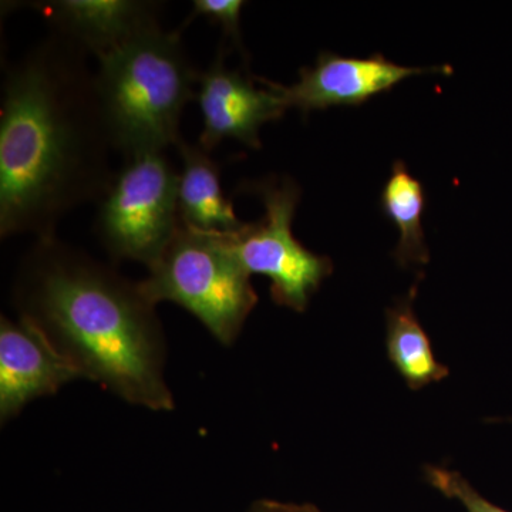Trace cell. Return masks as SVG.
<instances>
[{
    "label": "cell",
    "instance_id": "obj_12",
    "mask_svg": "<svg viewBox=\"0 0 512 512\" xmlns=\"http://www.w3.org/2000/svg\"><path fill=\"white\" fill-rule=\"evenodd\" d=\"M417 292L419 284L416 282L407 295L397 299L386 311L387 356L412 390L441 382L450 375L448 367L441 365L434 356L429 336L414 312Z\"/></svg>",
    "mask_w": 512,
    "mask_h": 512
},
{
    "label": "cell",
    "instance_id": "obj_11",
    "mask_svg": "<svg viewBox=\"0 0 512 512\" xmlns=\"http://www.w3.org/2000/svg\"><path fill=\"white\" fill-rule=\"evenodd\" d=\"M178 171V211L187 227L205 232H234L244 227L234 205L222 191L220 164L200 144L181 140Z\"/></svg>",
    "mask_w": 512,
    "mask_h": 512
},
{
    "label": "cell",
    "instance_id": "obj_16",
    "mask_svg": "<svg viewBox=\"0 0 512 512\" xmlns=\"http://www.w3.org/2000/svg\"><path fill=\"white\" fill-rule=\"evenodd\" d=\"M247 512H323L320 511L316 505L312 504H295V503H282V501L256 500L248 508Z\"/></svg>",
    "mask_w": 512,
    "mask_h": 512
},
{
    "label": "cell",
    "instance_id": "obj_8",
    "mask_svg": "<svg viewBox=\"0 0 512 512\" xmlns=\"http://www.w3.org/2000/svg\"><path fill=\"white\" fill-rule=\"evenodd\" d=\"M441 67L420 69L390 62L382 55L356 59L320 53L315 64L303 67L291 86L269 82L288 109L302 113L333 106H359L376 94L389 92L404 79L421 73H439Z\"/></svg>",
    "mask_w": 512,
    "mask_h": 512
},
{
    "label": "cell",
    "instance_id": "obj_14",
    "mask_svg": "<svg viewBox=\"0 0 512 512\" xmlns=\"http://www.w3.org/2000/svg\"><path fill=\"white\" fill-rule=\"evenodd\" d=\"M244 6L245 2L242 0H194L192 13L185 20L184 26L195 18L207 19L221 29L222 45L245 56L241 30V12Z\"/></svg>",
    "mask_w": 512,
    "mask_h": 512
},
{
    "label": "cell",
    "instance_id": "obj_10",
    "mask_svg": "<svg viewBox=\"0 0 512 512\" xmlns=\"http://www.w3.org/2000/svg\"><path fill=\"white\" fill-rule=\"evenodd\" d=\"M28 5L46 20L50 33L97 60L160 25L163 9V3L147 0H47Z\"/></svg>",
    "mask_w": 512,
    "mask_h": 512
},
{
    "label": "cell",
    "instance_id": "obj_4",
    "mask_svg": "<svg viewBox=\"0 0 512 512\" xmlns=\"http://www.w3.org/2000/svg\"><path fill=\"white\" fill-rule=\"evenodd\" d=\"M138 281L153 305L171 302L195 316L221 345H234L258 295L225 241L224 232H205L181 222L174 238Z\"/></svg>",
    "mask_w": 512,
    "mask_h": 512
},
{
    "label": "cell",
    "instance_id": "obj_5",
    "mask_svg": "<svg viewBox=\"0 0 512 512\" xmlns=\"http://www.w3.org/2000/svg\"><path fill=\"white\" fill-rule=\"evenodd\" d=\"M181 225L178 171L165 153L126 158L97 201V238L113 261L150 268Z\"/></svg>",
    "mask_w": 512,
    "mask_h": 512
},
{
    "label": "cell",
    "instance_id": "obj_9",
    "mask_svg": "<svg viewBox=\"0 0 512 512\" xmlns=\"http://www.w3.org/2000/svg\"><path fill=\"white\" fill-rule=\"evenodd\" d=\"M76 369L26 320L0 318V421L18 417L40 397L53 396L73 380Z\"/></svg>",
    "mask_w": 512,
    "mask_h": 512
},
{
    "label": "cell",
    "instance_id": "obj_13",
    "mask_svg": "<svg viewBox=\"0 0 512 512\" xmlns=\"http://www.w3.org/2000/svg\"><path fill=\"white\" fill-rule=\"evenodd\" d=\"M423 185L409 173L403 161L393 164L392 174L384 184L382 210L399 229V242L394 249V261L402 268H417L429 264L430 251L424 238Z\"/></svg>",
    "mask_w": 512,
    "mask_h": 512
},
{
    "label": "cell",
    "instance_id": "obj_7",
    "mask_svg": "<svg viewBox=\"0 0 512 512\" xmlns=\"http://www.w3.org/2000/svg\"><path fill=\"white\" fill-rule=\"evenodd\" d=\"M228 52V47L221 43L214 60L198 80L197 101L204 123L198 144L208 153L225 140L261 148V127L281 119L288 110L269 80L245 70L228 69Z\"/></svg>",
    "mask_w": 512,
    "mask_h": 512
},
{
    "label": "cell",
    "instance_id": "obj_3",
    "mask_svg": "<svg viewBox=\"0 0 512 512\" xmlns=\"http://www.w3.org/2000/svg\"><path fill=\"white\" fill-rule=\"evenodd\" d=\"M183 28L156 25L99 59L97 97L114 153H165L183 137L181 117L197 99L201 72L185 50Z\"/></svg>",
    "mask_w": 512,
    "mask_h": 512
},
{
    "label": "cell",
    "instance_id": "obj_15",
    "mask_svg": "<svg viewBox=\"0 0 512 512\" xmlns=\"http://www.w3.org/2000/svg\"><path fill=\"white\" fill-rule=\"evenodd\" d=\"M423 473L431 487L436 488L444 497L463 504L467 512H508L490 503L457 471L444 467L424 466Z\"/></svg>",
    "mask_w": 512,
    "mask_h": 512
},
{
    "label": "cell",
    "instance_id": "obj_1",
    "mask_svg": "<svg viewBox=\"0 0 512 512\" xmlns=\"http://www.w3.org/2000/svg\"><path fill=\"white\" fill-rule=\"evenodd\" d=\"M89 56L50 33L3 74L0 237L56 235L109 187L111 146Z\"/></svg>",
    "mask_w": 512,
    "mask_h": 512
},
{
    "label": "cell",
    "instance_id": "obj_2",
    "mask_svg": "<svg viewBox=\"0 0 512 512\" xmlns=\"http://www.w3.org/2000/svg\"><path fill=\"white\" fill-rule=\"evenodd\" d=\"M12 299L82 379L133 406L174 410L163 326L138 282L50 235L20 259Z\"/></svg>",
    "mask_w": 512,
    "mask_h": 512
},
{
    "label": "cell",
    "instance_id": "obj_6",
    "mask_svg": "<svg viewBox=\"0 0 512 512\" xmlns=\"http://www.w3.org/2000/svg\"><path fill=\"white\" fill-rule=\"evenodd\" d=\"M244 188L261 198L264 217L245 222L238 231L224 232L225 241L247 274L271 279L276 305L303 313L322 282L332 275L333 264L329 256L309 251L293 235L301 188L291 178H266Z\"/></svg>",
    "mask_w": 512,
    "mask_h": 512
}]
</instances>
